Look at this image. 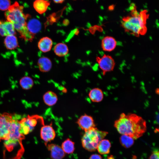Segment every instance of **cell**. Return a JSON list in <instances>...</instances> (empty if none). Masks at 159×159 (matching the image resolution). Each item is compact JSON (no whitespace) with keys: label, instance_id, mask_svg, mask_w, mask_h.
Instances as JSON below:
<instances>
[{"label":"cell","instance_id":"12","mask_svg":"<svg viewBox=\"0 0 159 159\" xmlns=\"http://www.w3.org/2000/svg\"><path fill=\"white\" fill-rule=\"evenodd\" d=\"M117 42L115 39L111 36H106L102 39L101 47L103 50L107 52H111L116 48Z\"/></svg>","mask_w":159,"mask_h":159},{"label":"cell","instance_id":"25","mask_svg":"<svg viewBox=\"0 0 159 159\" xmlns=\"http://www.w3.org/2000/svg\"><path fill=\"white\" fill-rule=\"evenodd\" d=\"M120 142L121 145L127 148L132 146L134 143V139L126 135H122L120 138Z\"/></svg>","mask_w":159,"mask_h":159},{"label":"cell","instance_id":"32","mask_svg":"<svg viewBox=\"0 0 159 159\" xmlns=\"http://www.w3.org/2000/svg\"><path fill=\"white\" fill-rule=\"evenodd\" d=\"M1 21L0 20V24H1Z\"/></svg>","mask_w":159,"mask_h":159},{"label":"cell","instance_id":"15","mask_svg":"<svg viewBox=\"0 0 159 159\" xmlns=\"http://www.w3.org/2000/svg\"><path fill=\"white\" fill-rule=\"evenodd\" d=\"M53 42L50 38L46 37L41 38L39 40L38 46L39 49L43 52L50 51L52 48Z\"/></svg>","mask_w":159,"mask_h":159},{"label":"cell","instance_id":"28","mask_svg":"<svg viewBox=\"0 0 159 159\" xmlns=\"http://www.w3.org/2000/svg\"><path fill=\"white\" fill-rule=\"evenodd\" d=\"M89 159H102V158L99 155L94 154L91 155Z\"/></svg>","mask_w":159,"mask_h":159},{"label":"cell","instance_id":"7","mask_svg":"<svg viewBox=\"0 0 159 159\" xmlns=\"http://www.w3.org/2000/svg\"><path fill=\"white\" fill-rule=\"evenodd\" d=\"M96 59L103 76L105 75L107 72L113 70L115 63L111 56L104 54L101 57H97Z\"/></svg>","mask_w":159,"mask_h":159},{"label":"cell","instance_id":"23","mask_svg":"<svg viewBox=\"0 0 159 159\" xmlns=\"http://www.w3.org/2000/svg\"><path fill=\"white\" fill-rule=\"evenodd\" d=\"M61 147L65 153L72 154L74 150V143L70 139L67 138L62 143Z\"/></svg>","mask_w":159,"mask_h":159},{"label":"cell","instance_id":"1","mask_svg":"<svg viewBox=\"0 0 159 159\" xmlns=\"http://www.w3.org/2000/svg\"><path fill=\"white\" fill-rule=\"evenodd\" d=\"M114 126L119 133L129 136L134 140L142 136L147 129L145 120L133 113H121L115 121Z\"/></svg>","mask_w":159,"mask_h":159},{"label":"cell","instance_id":"30","mask_svg":"<svg viewBox=\"0 0 159 159\" xmlns=\"http://www.w3.org/2000/svg\"><path fill=\"white\" fill-rule=\"evenodd\" d=\"M108 159H114V158L112 155H111L108 158Z\"/></svg>","mask_w":159,"mask_h":159},{"label":"cell","instance_id":"31","mask_svg":"<svg viewBox=\"0 0 159 159\" xmlns=\"http://www.w3.org/2000/svg\"><path fill=\"white\" fill-rule=\"evenodd\" d=\"M159 90L158 88V89H157L155 90V92H156V93L158 94L159 93V90L157 91V90Z\"/></svg>","mask_w":159,"mask_h":159},{"label":"cell","instance_id":"2","mask_svg":"<svg viewBox=\"0 0 159 159\" xmlns=\"http://www.w3.org/2000/svg\"><path fill=\"white\" fill-rule=\"evenodd\" d=\"M130 7V14L122 19V26L126 32L135 37L145 35L147 31L146 22L149 15L147 10H144L139 13L135 4Z\"/></svg>","mask_w":159,"mask_h":159},{"label":"cell","instance_id":"5","mask_svg":"<svg viewBox=\"0 0 159 159\" xmlns=\"http://www.w3.org/2000/svg\"><path fill=\"white\" fill-rule=\"evenodd\" d=\"M16 116L12 123L9 138L4 142L5 147L8 150L13 148L22 140L24 136L20 132V120H19Z\"/></svg>","mask_w":159,"mask_h":159},{"label":"cell","instance_id":"8","mask_svg":"<svg viewBox=\"0 0 159 159\" xmlns=\"http://www.w3.org/2000/svg\"><path fill=\"white\" fill-rule=\"evenodd\" d=\"M38 117L35 116H28L20 120V132L23 135L32 132L36 125Z\"/></svg>","mask_w":159,"mask_h":159},{"label":"cell","instance_id":"13","mask_svg":"<svg viewBox=\"0 0 159 159\" xmlns=\"http://www.w3.org/2000/svg\"><path fill=\"white\" fill-rule=\"evenodd\" d=\"M15 30L13 24L7 20L1 21L0 24V35L1 36L15 35L16 34Z\"/></svg>","mask_w":159,"mask_h":159},{"label":"cell","instance_id":"6","mask_svg":"<svg viewBox=\"0 0 159 159\" xmlns=\"http://www.w3.org/2000/svg\"><path fill=\"white\" fill-rule=\"evenodd\" d=\"M15 114L5 112L0 113V141L7 140Z\"/></svg>","mask_w":159,"mask_h":159},{"label":"cell","instance_id":"27","mask_svg":"<svg viewBox=\"0 0 159 159\" xmlns=\"http://www.w3.org/2000/svg\"><path fill=\"white\" fill-rule=\"evenodd\" d=\"M149 159H159V151H154L150 155Z\"/></svg>","mask_w":159,"mask_h":159},{"label":"cell","instance_id":"14","mask_svg":"<svg viewBox=\"0 0 159 159\" xmlns=\"http://www.w3.org/2000/svg\"><path fill=\"white\" fill-rule=\"evenodd\" d=\"M27 28L29 32L34 36L41 29V24L39 20L36 19H30L27 22Z\"/></svg>","mask_w":159,"mask_h":159},{"label":"cell","instance_id":"19","mask_svg":"<svg viewBox=\"0 0 159 159\" xmlns=\"http://www.w3.org/2000/svg\"><path fill=\"white\" fill-rule=\"evenodd\" d=\"M50 2L44 0H37L33 3V7L35 10L40 14L45 13L50 5Z\"/></svg>","mask_w":159,"mask_h":159},{"label":"cell","instance_id":"17","mask_svg":"<svg viewBox=\"0 0 159 159\" xmlns=\"http://www.w3.org/2000/svg\"><path fill=\"white\" fill-rule=\"evenodd\" d=\"M37 64L40 71L46 72L49 71L52 66L50 59L46 57H42L39 59Z\"/></svg>","mask_w":159,"mask_h":159},{"label":"cell","instance_id":"22","mask_svg":"<svg viewBox=\"0 0 159 159\" xmlns=\"http://www.w3.org/2000/svg\"><path fill=\"white\" fill-rule=\"evenodd\" d=\"M54 51L57 56L62 57L65 56L68 54L69 49L66 44L62 43H59L54 46Z\"/></svg>","mask_w":159,"mask_h":159},{"label":"cell","instance_id":"18","mask_svg":"<svg viewBox=\"0 0 159 159\" xmlns=\"http://www.w3.org/2000/svg\"><path fill=\"white\" fill-rule=\"evenodd\" d=\"M43 98L45 104L49 106L55 105L58 99L57 94L51 91H49L46 92L44 94Z\"/></svg>","mask_w":159,"mask_h":159},{"label":"cell","instance_id":"20","mask_svg":"<svg viewBox=\"0 0 159 159\" xmlns=\"http://www.w3.org/2000/svg\"><path fill=\"white\" fill-rule=\"evenodd\" d=\"M4 43L6 48L9 50L14 49L18 46L17 38L14 35L6 36L4 39Z\"/></svg>","mask_w":159,"mask_h":159},{"label":"cell","instance_id":"10","mask_svg":"<svg viewBox=\"0 0 159 159\" xmlns=\"http://www.w3.org/2000/svg\"><path fill=\"white\" fill-rule=\"evenodd\" d=\"M40 136L41 138L44 142L45 144L46 145L48 143L54 139L56 136V133L51 125H44L41 128Z\"/></svg>","mask_w":159,"mask_h":159},{"label":"cell","instance_id":"9","mask_svg":"<svg viewBox=\"0 0 159 159\" xmlns=\"http://www.w3.org/2000/svg\"><path fill=\"white\" fill-rule=\"evenodd\" d=\"M77 123L85 132L95 127L93 117L86 114L81 115L77 120Z\"/></svg>","mask_w":159,"mask_h":159},{"label":"cell","instance_id":"11","mask_svg":"<svg viewBox=\"0 0 159 159\" xmlns=\"http://www.w3.org/2000/svg\"><path fill=\"white\" fill-rule=\"evenodd\" d=\"M46 146L50 152L51 159H63L64 157L65 153L60 146L52 143Z\"/></svg>","mask_w":159,"mask_h":159},{"label":"cell","instance_id":"26","mask_svg":"<svg viewBox=\"0 0 159 159\" xmlns=\"http://www.w3.org/2000/svg\"><path fill=\"white\" fill-rule=\"evenodd\" d=\"M11 6V1L9 0H0V10L7 11Z\"/></svg>","mask_w":159,"mask_h":159},{"label":"cell","instance_id":"29","mask_svg":"<svg viewBox=\"0 0 159 159\" xmlns=\"http://www.w3.org/2000/svg\"><path fill=\"white\" fill-rule=\"evenodd\" d=\"M53 1L54 3H63L64 1V0H54Z\"/></svg>","mask_w":159,"mask_h":159},{"label":"cell","instance_id":"24","mask_svg":"<svg viewBox=\"0 0 159 159\" xmlns=\"http://www.w3.org/2000/svg\"><path fill=\"white\" fill-rule=\"evenodd\" d=\"M19 83L23 89L28 90L32 87L34 85V82L32 79L30 77L24 76L21 79Z\"/></svg>","mask_w":159,"mask_h":159},{"label":"cell","instance_id":"16","mask_svg":"<svg viewBox=\"0 0 159 159\" xmlns=\"http://www.w3.org/2000/svg\"><path fill=\"white\" fill-rule=\"evenodd\" d=\"M88 96L92 102L97 103L101 102L104 97L102 90L97 87L92 89L89 93Z\"/></svg>","mask_w":159,"mask_h":159},{"label":"cell","instance_id":"21","mask_svg":"<svg viewBox=\"0 0 159 159\" xmlns=\"http://www.w3.org/2000/svg\"><path fill=\"white\" fill-rule=\"evenodd\" d=\"M111 146V143L108 140L102 139L99 143L97 150L101 154H108L110 152Z\"/></svg>","mask_w":159,"mask_h":159},{"label":"cell","instance_id":"3","mask_svg":"<svg viewBox=\"0 0 159 159\" xmlns=\"http://www.w3.org/2000/svg\"><path fill=\"white\" fill-rule=\"evenodd\" d=\"M23 9V6L16 1L11 5L5 13V16L7 20L13 24L21 38L25 41H31L34 36L29 32L26 26L27 20L30 17V15L25 14Z\"/></svg>","mask_w":159,"mask_h":159},{"label":"cell","instance_id":"4","mask_svg":"<svg viewBox=\"0 0 159 159\" xmlns=\"http://www.w3.org/2000/svg\"><path fill=\"white\" fill-rule=\"evenodd\" d=\"M108 133L100 130L95 127L85 131L81 139L82 147L88 151H95L100 142Z\"/></svg>","mask_w":159,"mask_h":159}]
</instances>
